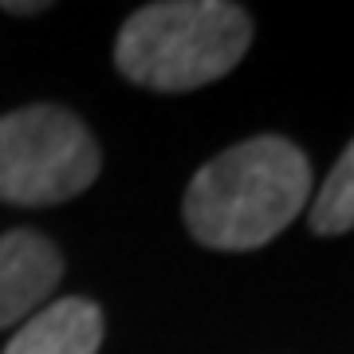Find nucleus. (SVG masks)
Listing matches in <instances>:
<instances>
[{"label": "nucleus", "instance_id": "nucleus-1", "mask_svg": "<svg viewBox=\"0 0 354 354\" xmlns=\"http://www.w3.org/2000/svg\"><path fill=\"white\" fill-rule=\"evenodd\" d=\"M311 205V162L283 134H256L228 146L193 174L181 221L216 252H252Z\"/></svg>", "mask_w": 354, "mask_h": 354}, {"label": "nucleus", "instance_id": "nucleus-2", "mask_svg": "<svg viewBox=\"0 0 354 354\" xmlns=\"http://www.w3.org/2000/svg\"><path fill=\"white\" fill-rule=\"evenodd\" d=\"M252 48V16L232 0L142 4L114 39L118 75L146 91L181 95L228 75Z\"/></svg>", "mask_w": 354, "mask_h": 354}, {"label": "nucleus", "instance_id": "nucleus-3", "mask_svg": "<svg viewBox=\"0 0 354 354\" xmlns=\"http://www.w3.org/2000/svg\"><path fill=\"white\" fill-rule=\"evenodd\" d=\"M102 153L79 114L36 102L0 118V201L48 209L95 185Z\"/></svg>", "mask_w": 354, "mask_h": 354}, {"label": "nucleus", "instance_id": "nucleus-4", "mask_svg": "<svg viewBox=\"0 0 354 354\" xmlns=\"http://www.w3.org/2000/svg\"><path fill=\"white\" fill-rule=\"evenodd\" d=\"M64 279V252L32 228L0 236V330L16 327L51 299Z\"/></svg>", "mask_w": 354, "mask_h": 354}, {"label": "nucleus", "instance_id": "nucleus-5", "mask_svg": "<svg viewBox=\"0 0 354 354\" xmlns=\"http://www.w3.org/2000/svg\"><path fill=\"white\" fill-rule=\"evenodd\" d=\"M102 346V311L95 299L64 295L39 307L12 335L4 354H99Z\"/></svg>", "mask_w": 354, "mask_h": 354}, {"label": "nucleus", "instance_id": "nucleus-6", "mask_svg": "<svg viewBox=\"0 0 354 354\" xmlns=\"http://www.w3.org/2000/svg\"><path fill=\"white\" fill-rule=\"evenodd\" d=\"M307 228L315 236H342L354 228V138L330 165L327 181L319 185L315 201L307 209Z\"/></svg>", "mask_w": 354, "mask_h": 354}, {"label": "nucleus", "instance_id": "nucleus-7", "mask_svg": "<svg viewBox=\"0 0 354 354\" xmlns=\"http://www.w3.org/2000/svg\"><path fill=\"white\" fill-rule=\"evenodd\" d=\"M0 8H4V12H16V16H32V12H44L48 4H12V0H4Z\"/></svg>", "mask_w": 354, "mask_h": 354}]
</instances>
